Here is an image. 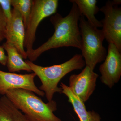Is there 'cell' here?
<instances>
[{
    "mask_svg": "<svg viewBox=\"0 0 121 121\" xmlns=\"http://www.w3.org/2000/svg\"><path fill=\"white\" fill-rule=\"evenodd\" d=\"M104 63L100 65V79L103 83L112 88L119 82L121 76V53L115 45L108 43Z\"/></svg>",
    "mask_w": 121,
    "mask_h": 121,
    "instance_id": "cell-7",
    "label": "cell"
},
{
    "mask_svg": "<svg viewBox=\"0 0 121 121\" xmlns=\"http://www.w3.org/2000/svg\"><path fill=\"white\" fill-rule=\"evenodd\" d=\"M99 75L87 66L78 74L71 75L69 87L79 98L85 103L95 90Z\"/></svg>",
    "mask_w": 121,
    "mask_h": 121,
    "instance_id": "cell-8",
    "label": "cell"
},
{
    "mask_svg": "<svg viewBox=\"0 0 121 121\" xmlns=\"http://www.w3.org/2000/svg\"><path fill=\"white\" fill-rule=\"evenodd\" d=\"M12 12V19L7 23L6 43L15 47L23 59H27V55L24 47L26 29L23 20L17 10L13 9Z\"/></svg>",
    "mask_w": 121,
    "mask_h": 121,
    "instance_id": "cell-10",
    "label": "cell"
},
{
    "mask_svg": "<svg viewBox=\"0 0 121 121\" xmlns=\"http://www.w3.org/2000/svg\"><path fill=\"white\" fill-rule=\"evenodd\" d=\"M2 46L8 54L7 65L9 71L11 72L21 70L32 71L29 65L24 61L22 56L13 45L5 42Z\"/></svg>",
    "mask_w": 121,
    "mask_h": 121,
    "instance_id": "cell-13",
    "label": "cell"
},
{
    "mask_svg": "<svg viewBox=\"0 0 121 121\" xmlns=\"http://www.w3.org/2000/svg\"><path fill=\"white\" fill-rule=\"evenodd\" d=\"M72 6L69 14L65 17L58 13L54 14L50 21L55 31L52 37L41 46L33 49L28 55L29 60L33 62L44 52L52 48L73 47L81 49L82 37L78 26L81 16L78 6L71 0Z\"/></svg>",
    "mask_w": 121,
    "mask_h": 121,
    "instance_id": "cell-1",
    "label": "cell"
},
{
    "mask_svg": "<svg viewBox=\"0 0 121 121\" xmlns=\"http://www.w3.org/2000/svg\"><path fill=\"white\" fill-rule=\"evenodd\" d=\"M7 22L0 6V42L5 39Z\"/></svg>",
    "mask_w": 121,
    "mask_h": 121,
    "instance_id": "cell-17",
    "label": "cell"
},
{
    "mask_svg": "<svg viewBox=\"0 0 121 121\" xmlns=\"http://www.w3.org/2000/svg\"><path fill=\"white\" fill-rule=\"evenodd\" d=\"M0 121H32L4 95L0 98Z\"/></svg>",
    "mask_w": 121,
    "mask_h": 121,
    "instance_id": "cell-12",
    "label": "cell"
},
{
    "mask_svg": "<svg viewBox=\"0 0 121 121\" xmlns=\"http://www.w3.org/2000/svg\"><path fill=\"white\" fill-rule=\"evenodd\" d=\"M79 27L82 37V51L86 66L94 71L96 65L105 60L107 51L103 45L105 39L102 29L91 25L82 15Z\"/></svg>",
    "mask_w": 121,
    "mask_h": 121,
    "instance_id": "cell-4",
    "label": "cell"
},
{
    "mask_svg": "<svg viewBox=\"0 0 121 121\" xmlns=\"http://www.w3.org/2000/svg\"><path fill=\"white\" fill-rule=\"evenodd\" d=\"M4 50L2 46H0V63L5 66L7 64V56L5 55Z\"/></svg>",
    "mask_w": 121,
    "mask_h": 121,
    "instance_id": "cell-18",
    "label": "cell"
},
{
    "mask_svg": "<svg viewBox=\"0 0 121 121\" xmlns=\"http://www.w3.org/2000/svg\"><path fill=\"white\" fill-rule=\"evenodd\" d=\"M78 6L81 15L86 17L89 23L97 28L102 27L101 21L96 19L95 15L99 10L96 0H71Z\"/></svg>",
    "mask_w": 121,
    "mask_h": 121,
    "instance_id": "cell-14",
    "label": "cell"
},
{
    "mask_svg": "<svg viewBox=\"0 0 121 121\" xmlns=\"http://www.w3.org/2000/svg\"><path fill=\"white\" fill-rule=\"evenodd\" d=\"M11 0H0V6L4 13L6 22L11 21L12 15V12L11 9Z\"/></svg>",
    "mask_w": 121,
    "mask_h": 121,
    "instance_id": "cell-16",
    "label": "cell"
},
{
    "mask_svg": "<svg viewBox=\"0 0 121 121\" xmlns=\"http://www.w3.org/2000/svg\"><path fill=\"white\" fill-rule=\"evenodd\" d=\"M121 0L108 1L99 9L105 17L101 21L102 29L108 43H112L121 52Z\"/></svg>",
    "mask_w": 121,
    "mask_h": 121,
    "instance_id": "cell-6",
    "label": "cell"
},
{
    "mask_svg": "<svg viewBox=\"0 0 121 121\" xmlns=\"http://www.w3.org/2000/svg\"><path fill=\"white\" fill-rule=\"evenodd\" d=\"M36 76L34 73L19 74L0 70V95H5L6 91L11 89H23L43 97L45 93L35 85L34 79Z\"/></svg>",
    "mask_w": 121,
    "mask_h": 121,
    "instance_id": "cell-9",
    "label": "cell"
},
{
    "mask_svg": "<svg viewBox=\"0 0 121 121\" xmlns=\"http://www.w3.org/2000/svg\"><path fill=\"white\" fill-rule=\"evenodd\" d=\"M25 61L40 79L42 84L39 89L45 93L48 102L52 101L55 93H62V89L58 84L65 76L74 70L82 69L86 65L82 56L78 54L65 62L49 67L39 66L29 60Z\"/></svg>",
    "mask_w": 121,
    "mask_h": 121,
    "instance_id": "cell-2",
    "label": "cell"
},
{
    "mask_svg": "<svg viewBox=\"0 0 121 121\" xmlns=\"http://www.w3.org/2000/svg\"><path fill=\"white\" fill-rule=\"evenodd\" d=\"M32 4V0H11V5L22 16L25 29Z\"/></svg>",
    "mask_w": 121,
    "mask_h": 121,
    "instance_id": "cell-15",
    "label": "cell"
},
{
    "mask_svg": "<svg viewBox=\"0 0 121 121\" xmlns=\"http://www.w3.org/2000/svg\"><path fill=\"white\" fill-rule=\"evenodd\" d=\"M5 95L32 121H62L54 113L57 110L54 100L45 103L32 91L23 89L8 90Z\"/></svg>",
    "mask_w": 121,
    "mask_h": 121,
    "instance_id": "cell-3",
    "label": "cell"
},
{
    "mask_svg": "<svg viewBox=\"0 0 121 121\" xmlns=\"http://www.w3.org/2000/svg\"><path fill=\"white\" fill-rule=\"evenodd\" d=\"M58 0H33L31 13L25 30L24 47L27 55L33 50L36 33L40 22L46 17L56 13L58 6Z\"/></svg>",
    "mask_w": 121,
    "mask_h": 121,
    "instance_id": "cell-5",
    "label": "cell"
},
{
    "mask_svg": "<svg viewBox=\"0 0 121 121\" xmlns=\"http://www.w3.org/2000/svg\"><path fill=\"white\" fill-rule=\"evenodd\" d=\"M60 86L62 93L67 97L68 101L71 103L80 121H102L98 113L94 110H86L84 103L74 94L69 86L63 83H61Z\"/></svg>",
    "mask_w": 121,
    "mask_h": 121,
    "instance_id": "cell-11",
    "label": "cell"
}]
</instances>
